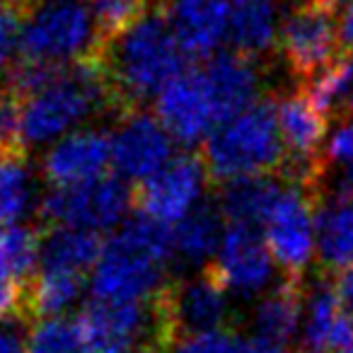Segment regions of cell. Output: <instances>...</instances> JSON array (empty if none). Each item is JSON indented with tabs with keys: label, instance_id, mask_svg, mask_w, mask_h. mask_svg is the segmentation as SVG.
Here are the masks:
<instances>
[{
	"label": "cell",
	"instance_id": "13",
	"mask_svg": "<svg viewBox=\"0 0 353 353\" xmlns=\"http://www.w3.org/2000/svg\"><path fill=\"white\" fill-rule=\"evenodd\" d=\"M201 70L208 90H211L218 126L259 102L256 99L261 88L259 70L254 68V61L247 56L232 54V51L218 54Z\"/></svg>",
	"mask_w": 353,
	"mask_h": 353
},
{
	"label": "cell",
	"instance_id": "36",
	"mask_svg": "<svg viewBox=\"0 0 353 353\" xmlns=\"http://www.w3.org/2000/svg\"><path fill=\"white\" fill-rule=\"evenodd\" d=\"M351 176H353V172H351Z\"/></svg>",
	"mask_w": 353,
	"mask_h": 353
},
{
	"label": "cell",
	"instance_id": "2",
	"mask_svg": "<svg viewBox=\"0 0 353 353\" xmlns=\"http://www.w3.org/2000/svg\"><path fill=\"white\" fill-rule=\"evenodd\" d=\"M172 228L133 213L104 242V252L92 269V300L104 303H148L170 281L165 269L174 256Z\"/></svg>",
	"mask_w": 353,
	"mask_h": 353
},
{
	"label": "cell",
	"instance_id": "24",
	"mask_svg": "<svg viewBox=\"0 0 353 353\" xmlns=\"http://www.w3.org/2000/svg\"><path fill=\"white\" fill-rule=\"evenodd\" d=\"M85 6L92 17L97 51L114 44L150 10L148 0H85Z\"/></svg>",
	"mask_w": 353,
	"mask_h": 353
},
{
	"label": "cell",
	"instance_id": "28",
	"mask_svg": "<svg viewBox=\"0 0 353 353\" xmlns=\"http://www.w3.org/2000/svg\"><path fill=\"white\" fill-rule=\"evenodd\" d=\"M174 353H245V339L232 334L230 329L187 336L174 346Z\"/></svg>",
	"mask_w": 353,
	"mask_h": 353
},
{
	"label": "cell",
	"instance_id": "12",
	"mask_svg": "<svg viewBox=\"0 0 353 353\" xmlns=\"http://www.w3.org/2000/svg\"><path fill=\"white\" fill-rule=\"evenodd\" d=\"M112 162V136L97 128L73 131L59 138L44 157V174L56 189L92 182L107 174Z\"/></svg>",
	"mask_w": 353,
	"mask_h": 353
},
{
	"label": "cell",
	"instance_id": "18",
	"mask_svg": "<svg viewBox=\"0 0 353 353\" xmlns=\"http://www.w3.org/2000/svg\"><path fill=\"white\" fill-rule=\"evenodd\" d=\"M303 279L285 276L269 295L259 303L254 312V339L274 346H283L293 339L303 314Z\"/></svg>",
	"mask_w": 353,
	"mask_h": 353
},
{
	"label": "cell",
	"instance_id": "35",
	"mask_svg": "<svg viewBox=\"0 0 353 353\" xmlns=\"http://www.w3.org/2000/svg\"><path fill=\"white\" fill-rule=\"evenodd\" d=\"M245 353H288L283 346H274V343H266L261 339H252L245 341Z\"/></svg>",
	"mask_w": 353,
	"mask_h": 353
},
{
	"label": "cell",
	"instance_id": "1",
	"mask_svg": "<svg viewBox=\"0 0 353 353\" xmlns=\"http://www.w3.org/2000/svg\"><path fill=\"white\" fill-rule=\"evenodd\" d=\"M112 90L114 109L121 117L138 112V104L157 97L165 85L187 70L189 56L176 39L167 8H150L138 25L97 51Z\"/></svg>",
	"mask_w": 353,
	"mask_h": 353
},
{
	"label": "cell",
	"instance_id": "4",
	"mask_svg": "<svg viewBox=\"0 0 353 353\" xmlns=\"http://www.w3.org/2000/svg\"><path fill=\"white\" fill-rule=\"evenodd\" d=\"M97 51V37L83 0H49L25 20L17 59L75 63Z\"/></svg>",
	"mask_w": 353,
	"mask_h": 353
},
{
	"label": "cell",
	"instance_id": "25",
	"mask_svg": "<svg viewBox=\"0 0 353 353\" xmlns=\"http://www.w3.org/2000/svg\"><path fill=\"white\" fill-rule=\"evenodd\" d=\"M41 259V232L25 225L0 228V266L10 271L22 285L34 279Z\"/></svg>",
	"mask_w": 353,
	"mask_h": 353
},
{
	"label": "cell",
	"instance_id": "14",
	"mask_svg": "<svg viewBox=\"0 0 353 353\" xmlns=\"http://www.w3.org/2000/svg\"><path fill=\"white\" fill-rule=\"evenodd\" d=\"M232 6L235 0H172L167 12L189 59H208L225 41Z\"/></svg>",
	"mask_w": 353,
	"mask_h": 353
},
{
	"label": "cell",
	"instance_id": "5",
	"mask_svg": "<svg viewBox=\"0 0 353 353\" xmlns=\"http://www.w3.org/2000/svg\"><path fill=\"white\" fill-rule=\"evenodd\" d=\"M133 206V189L123 176L104 174L92 182L59 187L39 206L44 230L51 228H78V230H112Z\"/></svg>",
	"mask_w": 353,
	"mask_h": 353
},
{
	"label": "cell",
	"instance_id": "32",
	"mask_svg": "<svg viewBox=\"0 0 353 353\" xmlns=\"http://www.w3.org/2000/svg\"><path fill=\"white\" fill-rule=\"evenodd\" d=\"M12 322L17 319L0 324V353H27V339H22V332Z\"/></svg>",
	"mask_w": 353,
	"mask_h": 353
},
{
	"label": "cell",
	"instance_id": "30",
	"mask_svg": "<svg viewBox=\"0 0 353 353\" xmlns=\"http://www.w3.org/2000/svg\"><path fill=\"white\" fill-rule=\"evenodd\" d=\"M22 303H25V285L0 266V322L22 319Z\"/></svg>",
	"mask_w": 353,
	"mask_h": 353
},
{
	"label": "cell",
	"instance_id": "22",
	"mask_svg": "<svg viewBox=\"0 0 353 353\" xmlns=\"http://www.w3.org/2000/svg\"><path fill=\"white\" fill-rule=\"evenodd\" d=\"M303 94L324 119L353 112V56H341L327 70L305 83Z\"/></svg>",
	"mask_w": 353,
	"mask_h": 353
},
{
	"label": "cell",
	"instance_id": "8",
	"mask_svg": "<svg viewBox=\"0 0 353 353\" xmlns=\"http://www.w3.org/2000/svg\"><path fill=\"white\" fill-rule=\"evenodd\" d=\"M279 46L290 73L310 83L322 70H327L341 51L334 15L305 0L281 25Z\"/></svg>",
	"mask_w": 353,
	"mask_h": 353
},
{
	"label": "cell",
	"instance_id": "10",
	"mask_svg": "<svg viewBox=\"0 0 353 353\" xmlns=\"http://www.w3.org/2000/svg\"><path fill=\"white\" fill-rule=\"evenodd\" d=\"M172 143L160 119L138 109L121 117V126L112 133V162L123 179L145 182L172 160Z\"/></svg>",
	"mask_w": 353,
	"mask_h": 353
},
{
	"label": "cell",
	"instance_id": "26",
	"mask_svg": "<svg viewBox=\"0 0 353 353\" xmlns=\"http://www.w3.org/2000/svg\"><path fill=\"white\" fill-rule=\"evenodd\" d=\"M343 314V307L339 303V295L334 290V283H319V288L312 293L307 305V322H305L303 346L307 348H324L336 327L339 317Z\"/></svg>",
	"mask_w": 353,
	"mask_h": 353
},
{
	"label": "cell",
	"instance_id": "3",
	"mask_svg": "<svg viewBox=\"0 0 353 353\" xmlns=\"http://www.w3.org/2000/svg\"><path fill=\"white\" fill-rule=\"evenodd\" d=\"M203 162L208 179L218 184L242 176L271 174L283 167L285 148L274 104L256 102L247 112L221 123L206 138Z\"/></svg>",
	"mask_w": 353,
	"mask_h": 353
},
{
	"label": "cell",
	"instance_id": "19",
	"mask_svg": "<svg viewBox=\"0 0 353 353\" xmlns=\"http://www.w3.org/2000/svg\"><path fill=\"white\" fill-rule=\"evenodd\" d=\"M85 288V276L63 269H44L25 285V303L22 319L39 322V319L61 317L65 307L80 298Z\"/></svg>",
	"mask_w": 353,
	"mask_h": 353
},
{
	"label": "cell",
	"instance_id": "16",
	"mask_svg": "<svg viewBox=\"0 0 353 353\" xmlns=\"http://www.w3.org/2000/svg\"><path fill=\"white\" fill-rule=\"evenodd\" d=\"M279 34L281 27L274 0H235L225 30V44H230L232 54L254 61L279 44Z\"/></svg>",
	"mask_w": 353,
	"mask_h": 353
},
{
	"label": "cell",
	"instance_id": "17",
	"mask_svg": "<svg viewBox=\"0 0 353 353\" xmlns=\"http://www.w3.org/2000/svg\"><path fill=\"white\" fill-rule=\"evenodd\" d=\"M281 192H283V184H279V179H274L271 174L242 176V179L221 184L218 208L223 218H228V223L259 228L266 223Z\"/></svg>",
	"mask_w": 353,
	"mask_h": 353
},
{
	"label": "cell",
	"instance_id": "31",
	"mask_svg": "<svg viewBox=\"0 0 353 353\" xmlns=\"http://www.w3.org/2000/svg\"><path fill=\"white\" fill-rule=\"evenodd\" d=\"M324 162L348 167L353 172V121H346L334 131L329 138L327 150H324Z\"/></svg>",
	"mask_w": 353,
	"mask_h": 353
},
{
	"label": "cell",
	"instance_id": "27",
	"mask_svg": "<svg viewBox=\"0 0 353 353\" xmlns=\"http://www.w3.org/2000/svg\"><path fill=\"white\" fill-rule=\"evenodd\" d=\"M27 17H30V12L25 8H20L12 0H0V78L15 63L22 25Z\"/></svg>",
	"mask_w": 353,
	"mask_h": 353
},
{
	"label": "cell",
	"instance_id": "29",
	"mask_svg": "<svg viewBox=\"0 0 353 353\" xmlns=\"http://www.w3.org/2000/svg\"><path fill=\"white\" fill-rule=\"evenodd\" d=\"M25 148L20 143V102L0 85V150Z\"/></svg>",
	"mask_w": 353,
	"mask_h": 353
},
{
	"label": "cell",
	"instance_id": "23",
	"mask_svg": "<svg viewBox=\"0 0 353 353\" xmlns=\"http://www.w3.org/2000/svg\"><path fill=\"white\" fill-rule=\"evenodd\" d=\"M32 201V174L25 148L0 150V225H15Z\"/></svg>",
	"mask_w": 353,
	"mask_h": 353
},
{
	"label": "cell",
	"instance_id": "20",
	"mask_svg": "<svg viewBox=\"0 0 353 353\" xmlns=\"http://www.w3.org/2000/svg\"><path fill=\"white\" fill-rule=\"evenodd\" d=\"M104 252L99 232L78 230V228H51L41 232V266L63 269L75 274H88L97 266Z\"/></svg>",
	"mask_w": 353,
	"mask_h": 353
},
{
	"label": "cell",
	"instance_id": "9",
	"mask_svg": "<svg viewBox=\"0 0 353 353\" xmlns=\"http://www.w3.org/2000/svg\"><path fill=\"white\" fill-rule=\"evenodd\" d=\"M155 117L174 141L196 145L218 128L216 107L203 70L187 68L155 97Z\"/></svg>",
	"mask_w": 353,
	"mask_h": 353
},
{
	"label": "cell",
	"instance_id": "6",
	"mask_svg": "<svg viewBox=\"0 0 353 353\" xmlns=\"http://www.w3.org/2000/svg\"><path fill=\"white\" fill-rule=\"evenodd\" d=\"M319 192L288 184L264 223V240L285 276L303 279L305 266L317 252Z\"/></svg>",
	"mask_w": 353,
	"mask_h": 353
},
{
	"label": "cell",
	"instance_id": "11",
	"mask_svg": "<svg viewBox=\"0 0 353 353\" xmlns=\"http://www.w3.org/2000/svg\"><path fill=\"white\" fill-rule=\"evenodd\" d=\"M213 274L228 290L242 295L259 293L274 274V256L259 228L228 223L218 256L211 264Z\"/></svg>",
	"mask_w": 353,
	"mask_h": 353
},
{
	"label": "cell",
	"instance_id": "21",
	"mask_svg": "<svg viewBox=\"0 0 353 353\" xmlns=\"http://www.w3.org/2000/svg\"><path fill=\"white\" fill-rule=\"evenodd\" d=\"M172 230H174V254L182 256L187 264H196L201 269L213 264L225 235L221 208H213L211 203L196 206Z\"/></svg>",
	"mask_w": 353,
	"mask_h": 353
},
{
	"label": "cell",
	"instance_id": "15",
	"mask_svg": "<svg viewBox=\"0 0 353 353\" xmlns=\"http://www.w3.org/2000/svg\"><path fill=\"white\" fill-rule=\"evenodd\" d=\"M317 259L329 276L353 266V192L317 201Z\"/></svg>",
	"mask_w": 353,
	"mask_h": 353
},
{
	"label": "cell",
	"instance_id": "34",
	"mask_svg": "<svg viewBox=\"0 0 353 353\" xmlns=\"http://www.w3.org/2000/svg\"><path fill=\"white\" fill-rule=\"evenodd\" d=\"M336 32H339V44H341L343 56H353V3L341 10Z\"/></svg>",
	"mask_w": 353,
	"mask_h": 353
},
{
	"label": "cell",
	"instance_id": "7",
	"mask_svg": "<svg viewBox=\"0 0 353 353\" xmlns=\"http://www.w3.org/2000/svg\"><path fill=\"white\" fill-rule=\"evenodd\" d=\"M206 179L208 172L203 157L192 152L176 155L157 174L133 189V206L138 213L165 225L182 223L196 208Z\"/></svg>",
	"mask_w": 353,
	"mask_h": 353
},
{
	"label": "cell",
	"instance_id": "33",
	"mask_svg": "<svg viewBox=\"0 0 353 353\" xmlns=\"http://www.w3.org/2000/svg\"><path fill=\"white\" fill-rule=\"evenodd\" d=\"M334 290H336L343 312L353 317V266L339 271L336 279H334Z\"/></svg>",
	"mask_w": 353,
	"mask_h": 353
}]
</instances>
